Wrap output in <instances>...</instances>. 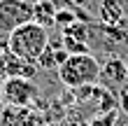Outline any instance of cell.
<instances>
[{"mask_svg": "<svg viewBox=\"0 0 128 126\" xmlns=\"http://www.w3.org/2000/svg\"><path fill=\"white\" fill-rule=\"evenodd\" d=\"M47 47H49V31L35 21H28V24L14 28L7 38V49L14 56L30 63H35Z\"/></svg>", "mask_w": 128, "mask_h": 126, "instance_id": "1", "label": "cell"}, {"mask_svg": "<svg viewBox=\"0 0 128 126\" xmlns=\"http://www.w3.org/2000/svg\"><path fill=\"white\" fill-rule=\"evenodd\" d=\"M58 79L70 86V89H82L91 86L100 79V61L91 54H72L68 61L58 65Z\"/></svg>", "mask_w": 128, "mask_h": 126, "instance_id": "2", "label": "cell"}, {"mask_svg": "<svg viewBox=\"0 0 128 126\" xmlns=\"http://www.w3.org/2000/svg\"><path fill=\"white\" fill-rule=\"evenodd\" d=\"M28 21H33V3H28V0H0V47H7L10 33Z\"/></svg>", "mask_w": 128, "mask_h": 126, "instance_id": "3", "label": "cell"}, {"mask_svg": "<svg viewBox=\"0 0 128 126\" xmlns=\"http://www.w3.org/2000/svg\"><path fill=\"white\" fill-rule=\"evenodd\" d=\"M2 98H5V105L30 107V103L37 98V86L33 79H26V77L2 79Z\"/></svg>", "mask_w": 128, "mask_h": 126, "instance_id": "4", "label": "cell"}, {"mask_svg": "<svg viewBox=\"0 0 128 126\" xmlns=\"http://www.w3.org/2000/svg\"><path fill=\"white\" fill-rule=\"evenodd\" d=\"M37 68L30 61L14 56L7 47H0V79H10V77H26L33 79Z\"/></svg>", "mask_w": 128, "mask_h": 126, "instance_id": "5", "label": "cell"}, {"mask_svg": "<svg viewBox=\"0 0 128 126\" xmlns=\"http://www.w3.org/2000/svg\"><path fill=\"white\" fill-rule=\"evenodd\" d=\"M0 126H37V114L33 112V107L2 105V110H0Z\"/></svg>", "mask_w": 128, "mask_h": 126, "instance_id": "6", "label": "cell"}, {"mask_svg": "<svg viewBox=\"0 0 128 126\" xmlns=\"http://www.w3.org/2000/svg\"><path fill=\"white\" fill-rule=\"evenodd\" d=\"M98 14H100L102 26H119L126 28V12L121 0H100V7H98Z\"/></svg>", "mask_w": 128, "mask_h": 126, "instance_id": "7", "label": "cell"}, {"mask_svg": "<svg viewBox=\"0 0 128 126\" xmlns=\"http://www.w3.org/2000/svg\"><path fill=\"white\" fill-rule=\"evenodd\" d=\"M100 79L105 82V86H121L128 82V72H126V61L121 58H110L107 63L100 65Z\"/></svg>", "mask_w": 128, "mask_h": 126, "instance_id": "8", "label": "cell"}, {"mask_svg": "<svg viewBox=\"0 0 128 126\" xmlns=\"http://www.w3.org/2000/svg\"><path fill=\"white\" fill-rule=\"evenodd\" d=\"M56 12H58V7L51 0H37L33 5V21L44 26V28H49V26L56 24Z\"/></svg>", "mask_w": 128, "mask_h": 126, "instance_id": "9", "label": "cell"}, {"mask_svg": "<svg viewBox=\"0 0 128 126\" xmlns=\"http://www.w3.org/2000/svg\"><path fill=\"white\" fill-rule=\"evenodd\" d=\"M63 35L68 38H74V40H82L88 44V38H91V31H88V24H82V21H74V24L65 26L63 28Z\"/></svg>", "mask_w": 128, "mask_h": 126, "instance_id": "10", "label": "cell"}, {"mask_svg": "<svg viewBox=\"0 0 128 126\" xmlns=\"http://www.w3.org/2000/svg\"><path fill=\"white\" fill-rule=\"evenodd\" d=\"M35 63H37V68H42V70H51V68H54V70H58V63H56V51L51 49V47H47V49H44Z\"/></svg>", "mask_w": 128, "mask_h": 126, "instance_id": "11", "label": "cell"}, {"mask_svg": "<svg viewBox=\"0 0 128 126\" xmlns=\"http://www.w3.org/2000/svg\"><path fill=\"white\" fill-rule=\"evenodd\" d=\"M63 49L68 51V54H88V44L82 42V40H74V38H68V35H63Z\"/></svg>", "mask_w": 128, "mask_h": 126, "instance_id": "12", "label": "cell"}, {"mask_svg": "<svg viewBox=\"0 0 128 126\" xmlns=\"http://www.w3.org/2000/svg\"><path fill=\"white\" fill-rule=\"evenodd\" d=\"M70 24H74V12L70 10V7H58V12H56V24L54 26H58L63 31L65 26H70Z\"/></svg>", "mask_w": 128, "mask_h": 126, "instance_id": "13", "label": "cell"}, {"mask_svg": "<svg viewBox=\"0 0 128 126\" xmlns=\"http://www.w3.org/2000/svg\"><path fill=\"white\" fill-rule=\"evenodd\" d=\"M116 124V110H110V112H102L100 117L91 119L86 126H114Z\"/></svg>", "mask_w": 128, "mask_h": 126, "instance_id": "14", "label": "cell"}, {"mask_svg": "<svg viewBox=\"0 0 128 126\" xmlns=\"http://www.w3.org/2000/svg\"><path fill=\"white\" fill-rule=\"evenodd\" d=\"M119 105H121V110L128 114V91H126V89L119 91Z\"/></svg>", "mask_w": 128, "mask_h": 126, "instance_id": "15", "label": "cell"}, {"mask_svg": "<svg viewBox=\"0 0 128 126\" xmlns=\"http://www.w3.org/2000/svg\"><path fill=\"white\" fill-rule=\"evenodd\" d=\"M86 0H68V5H84Z\"/></svg>", "mask_w": 128, "mask_h": 126, "instance_id": "16", "label": "cell"}, {"mask_svg": "<svg viewBox=\"0 0 128 126\" xmlns=\"http://www.w3.org/2000/svg\"><path fill=\"white\" fill-rule=\"evenodd\" d=\"M5 105V98H2V84H0V107Z\"/></svg>", "mask_w": 128, "mask_h": 126, "instance_id": "17", "label": "cell"}, {"mask_svg": "<svg viewBox=\"0 0 128 126\" xmlns=\"http://www.w3.org/2000/svg\"><path fill=\"white\" fill-rule=\"evenodd\" d=\"M126 72H128V61H126Z\"/></svg>", "mask_w": 128, "mask_h": 126, "instance_id": "18", "label": "cell"}, {"mask_svg": "<svg viewBox=\"0 0 128 126\" xmlns=\"http://www.w3.org/2000/svg\"><path fill=\"white\" fill-rule=\"evenodd\" d=\"M70 126H77V124H70Z\"/></svg>", "mask_w": 128, "mask_h": 126, "instance_id": "19", "label": "cell"}]
</instances>
